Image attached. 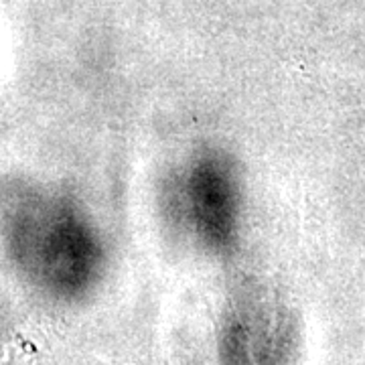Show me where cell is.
Instances as JSON below:
<instances>
[{
	"label": "cell",
	"mask_w": 365,
	"mask_h": 365,
	"mask_svg": "<svg viewBox=\"0 0 365 365\" xmlns=\"http://www.w3.org/2000/svg\"><path fill=\"white\" fill-rule=\"evenodd\" d=\"M158 213L170 235L201 256L234 258L248 217L244 170L232 150L203 143L170 165L158 182Z\"/></svg>",
	"instance_id": "2"
},
{
	"label": "cell",
	"mask_w": 365,
	"mask_h": 365,
	"mask_svg": "<svg viewBox=\"0 0 365 365\" xmlns=\"http://www.w3.org/2000/svg\"><path fill=\"white\" fill-rule=\"evenodd\" d=\"M2 250L25 284L67 304L102 287L112 256L104 225L83 197L25 177L2 187Z\"/></svg>",
	"instance_id": "1"
}]
</instances>
